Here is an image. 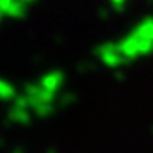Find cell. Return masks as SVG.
Here are the masks:
<instances>
[{"mask_svg": "<svg viewBox=\"0 0 153 153\" xmlns=\"http://www.w3.org/2000/svg\"><path fill=\"white\" fill-rule=\"evenodd\" d=\"M94 53H96V57L100 59L105 67H111V68H122L124 65L129 63L124 57V53L120 52L116 42H103V45L96 46Z\"/></svg>", "mask_w": 153, "mask_h": 153, "instance_id": "cell-2", "label": "cell"}, {"mask_svg": "<svg viewBox=\"0 0 153 153\" xmlns=\"http://www.w3.org/2000/svg\"><path fill=\"white\" fill-rule=\"evenodd\" d=\"M0 94H2V98H11L15 94V91H13V87L9 85V83L0 81Z\"/></svg>", "mask_w": 153, "mask_h": 153, "instance_id": "cell-7", "label": "cell"}, {"mask_svg": "<svg viewBox=\"0 0 153 153\" xmlns=\"http://www.w3.org/2000/svg\"><path fill=\"white\" fill-rule=\"evenodd\" d=\"M24 6H30V4H33V2H37V0H20Z\"/></svg>", "mask_w": 153, "mask_h": 153, "instance_id": "cell-12", "label": "cell"}, {"mask_svg": "<svg viewBox=\"0 0 153 153\" xmlns=\"http://www.w3.org/2000/svg\"><path fill=\"white\" fill-rule=\"evenodd\" d=\"M39 85L42 87V89H46L53 94H57L59 89L65 85V72L56 68V70H50L46 74H42V78L39 79Z\"/></svg>", "mask_w": 153, "mask_h": 153, "instance_id": "cell-4", "label": "cell"}, {"mask_svg": "<svg viewBox=\"0 0 153 153\" xmlns=\"http://www.w3.org/2000/svg\"><path fill=\"white\" fill-rule=\"evenodd\" d=\"M0 9L13 19H20L26 15V6L20 0H0Z\"/></svg>", "mask_w": 153, "mask_h": 153, "instance_id": "cell-5", "label": "cell"}, {"mask_svg": "<svg viewBox=\"0 0 153 153\" xmlns=\"http://www.w3.org/2000/svg\"><path fill=\"white\" fill-rule=\"evenodd\" d=\"M148 2H151V0H148Z\"/></svg>", "mask_w": 153, "mask_h": 153, "instance_id": "cell-13", "label": "cell"}, {"mask_svg": "<svg viewBox=\"0 0 153 153\" xmlns=\"http://www.w3.org/2000/svg\"><path fill=\"white\" fill-rule=\"evenodd\" d=\"M126 2L127 0H109V4L114 7V11H122V9L126 7Z\"/></svg>", "mask_w": 153, "mask_h": 153, "instance_id": "cell-8", "label": "cell"}, {"mask_svg": "<svg viewBox=\"0 0 153 153\" xmlns=\"http://www.w3.org/2000/svg\"><path fill=\"white\" fill-rule=\"evenodd\" d=\"M26 100L33 109H37V107H42V105H52L53 100H56V94L46 91V89H42L37 83H30L26 87Z\"/></svg>", "mask_w": 153, "mask_h": 153, "instance_id": "cell-3", "label": "cell"}, {"mask_svg": "<svg viewBox=\"0 0 153 153\" xmlns=\"http://www.w3.org/2000/svg\"><path fill=\"white\" fill-rule=\"evenodd\" d=\"M100 17H102V19H107V17H109V7H102V9H100Z\"/></svg>", "mask_w": 153, "mask_h": 153, "instance_id": "cell-10", "label": "cell"}, {"mask_svg": "<svg viewBox=\"0 0 153 153\" xmlns=\"http://www.w3.org/2000/svg\"><path fill=\"white\" fill-rule=\"evenodd\" d=\"M124 78H126V74H124V72H116V79H120V81H122Z\"/></svg>", "mask_w": 153, "mask_h": 153, "instance_id": "cell-11", "label": "cell"}, {"mask_svg": "<svg viewBox=\"0 0 153 153\" xmlns=\"http://www.w3.org/2000/svg\"><path fill=\"white\" fill-rule=\"evenodd\" d=\"M70 100H74V94H70V92H68V94H63V98H61L63 103H67V102H70Z\"/></svg>", "mask_w": 153, "mask_h": 153, "instance_id": "cell-9", "label": "cell"}, {"mask_svg": "<svg viewBox=\"0 0 153 153\" xmlns=\"http://www.w3.org/2000/svg\"><path fill=\"white\" fill-rule=\"evenodd\" d=\"M116 45H118L120 52L124 53V57H126L127 61H133V59H137V57H142V56H149V53H153V42L142 39V37H138V35H135L133 31H129V33H127L124 39H120Z\"/></svg>", "mask_w": 153, "mask_h": 153, "instance_id": "cell-1", "label": "cell"}, {"mask_svg": "<svg viewBox=\"0 0 153 153\" xmlns=\"http://www.w3.org/2000/svg\"><path fill=\"white\" fill-rule=\"evenodd\" d=\"M135 35L142 37V39H146V41H151L153 42V17H148L144 20H140V22L131 30Z\"/></svg>", "mask_w": 153, "mask_h": 153, "instance_id": "cell-6", "label": "cell"}]
</instances>
